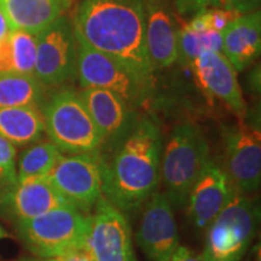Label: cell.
Returning a JSON list of instances; mask_svg holds the SVG:
<instances>
[{"label": "cell", "instance_id": "cell-1", "mask_svg": "<svg viewBox=\"0 0 261 261\" xmlns=\"http://www.w3.org/2000/svg\"><path fill=\"white\" fill-rule=\"evenodd\" d=\"M74 33L150 83L154 70L146 51L145 0H81Z\"/></svg>", "mask_w": 261, "mask_h": 261}, {"label": "cell", "instance_id": "cell-2", "mask_svg": "<svg viewBox=\"0 0 261 261\" xmlns=\"http://www.w3.org/2000/svg\"><path fill=\"white\" fill-rule=\"evenodd\" d=\"M162 145L160 127L144 117L133 123L113 159H103L102 195L123 214L138 211L158 191Z\"/></svg>", "mask_w": 261, "mask_h": 261}, {"label": "cell", "instance_id": "cell-3", "mask_svg": "<svg viewBox=\"0 0 261 261\" xmlns=\"http://www.w3.org/2000/svg\"><path fill=\"white\" fill-rule=\"evenodd\" d=\"M210 145L200 127L192 122L175 126L162 145L160 182L173 210H182L190 190L210 161Z\"/></svg>", "mask_w": 261, "mask_h": 261}, {"label": "cell", "instance_id": "cell-4", "mask_svg": "<svg viewBox=\"0 0 261 261\" xmlns=\"http://www.w3.org/2000/svg\"><path fill=\"white\" fill-rule=\"evenodd\" d=\"M15 224L29 252L39 259H51L86 249L91 217L74 207H61Z\"/></svg>", "mask_w": 261, "mask_h": 261}, {"label": "cell", "instance_id": "cell-5", "mask_svg": "<svg viewBox=\"0 0 261 261\" xmlns=\"http://www.w3.org/2000/svg\"><path fill=\"white\" fill-rule=\"evenodd\" d=\"M45 132L62 152H99L103 138L80 94L70 90L55 93L41 110Z\"/></svg>", "mask_w": 261, "mask_h": 261}, {"label": "cell", "instance_id": "cell-6", "mask_svg": "<svg viewBox=\"0 0 261 261\" xmlns=\"http://www.w3.org/2000/svg\"><path fill=\"white\" fill-rule=\"evenodd\" d=\"M259 204L248 195L236 192L207 228L205 261H241L254 240L259 225Z\"/></svg>", "mask_w": 261, "mask_h": 261}, {"label": "cell", "instance_id": "cell-7", "mask_svg": "<svg viewBox=\"0 0 261 261\" xmlns=\"http://www.w3.org/2000/svg\"><path fill=\"white\" fill-rule=\"evenodd\" d=\"M75 73L84 89L96 87L112 91L130 108L144 99L150 84L115 58L94 50L79 39H76Z\"/></svg>", "mask_w": 261, "mask_h": 261}, {"label": "cell", "instance_id": "cell-8", "mask_svg": "<svg viewBox=\"0 0 261 261\" xmlns=\"http://www.w3.org/2000/svg\"><path fill=\"white\" fill-rule=\"evenodd\" d=\"M102 167L99 152L62 155L46 178L75 210L90 214L102 196Z\"/></svg>", "mask_w": 261, "mask_h": 261}, {"label": "cell", "instance_id": "cell-9", "mask_svg": "<svg viewBox=\"0 0 261 261\" xmlns=\"http://www.w3.org/2000/svg\"><path fill=\"white\" fill-rule=\"evenodd\" d=\"M223 171L237 192L249 195L256 191L261 181L260 129L240 120L238 125L223 132Z\"/></svg>", "mask_w": 261, "mask_h": 261}, {"label": "cell", "instance_id": "cell-10", "mask_svg": "<svg viewBox=\"0 0 261 261\" xmlns=\"http://www.w3.org/2000/svg\"><path fill=\"white\" fill-rule=\"evenodd\" d=\"M76 69V38L70 21L62 15L37 34L33 76L39 83L58 85L70 79Z\"/></svg>", "mask_w": 261, "mask_h": 261}, {"label": "cell", "instance_id": "cell-11", "mask_svg": "<svg viewBox=\"0 0 261 261\" xmlns=\"http://www.w3.org/2000/svg\"><path fill=\"white\" fill-rule=\"evenodd\" d=\"M90 217L86 249L93 261H137L126 214L102 195Z\"/></svg>", "mask_w": 261, "mask_h": 261}, {"label": "cell", "instance_id": "cell-12", "mask_svg": "<svg viewBox=\"0 0 261 261\" xmlns=\"http://www.w3.org/2000/svg\"><path fill=\"white\" fill-rule=\"evenodd\" d=\"M136 240L149 261H171L178 249L174 213L162 191H156L142 207Z\"/></svg>", "mask_w": 261, "mask_h": 261}, {"label": "cell", "instance_id": "cell-13", "mask_svg": "<svg viewBox=\"0 0 261 261\" xmlns=\"http://www.w3.org/2000/svg\"><path fill=\"white\" fill-rule=\"evenodd\" d=\"M236 192L223 168L210 160L192 185L185 205L191 224L200 231L207 230Z\"/></svg>", "mask_w": 261, "mask_h": 261}, {"label": "cell", "instance_id": "cell-14", "mask_svg": "<svg viewBox=\"0 0 261 261\" xmlns=\"http://www.w3.org/2000/svg\"><path fill=\"white\" fill-rule=\"evenodd\" d=\"M61 207H73L46 177L27 178L0 191V214L14 223Z\"/></svg>", "mask_w": 261, "mask_h": 261}, {"label": "cell", "instance_id": "cell-15", "mask_svg": "<svg viewBox=\"0 0 261 261\" xmlns=\"http://www.w3.org/2000/svg\"><path fill=\"white\" fill-rule=\"evenodd\" d=\"M198 86L208 96L220 99L238 119L247 115V103L237 80L236 69L223 52L205 51L190 64Z\"/></svg>", "mask_w": 261, "mask_h": 261}, {"label": "cell", "instance_id": "cell-16", "mask_svg": "<svg viewBox=\"0 0 261 261\" xmlns=\"http://www.w3.org/2000/svg\"><path fill=\"white\" fill-rule=\"evenodd\" d=\"M145 42L152 70L178 61V29L167 0H145Z\"/></svg>", "mask_w": 261, "mask_h": 261}, {"label": "cell", "instance_id": "cell-17", "mask_svg": "<svg viewBox=\"0 0 261 261\" xmlns=\"http://www.w3.org/2000/svg\"><path fill=\"white\" fill-rule=\"evenodd\" d=\"M106 143L121 142L133 126L132 110L121 97L109 90L89 87L79 93Z\"/></svg>", "mask_w": 261, "mask_h": 261}, {"label": "cell", "instance_id": "cell-18", "mask_svg": "<svg viewBox=\"0 0 261 261\" xmlns=\"http://www.w3.org/2000/svg\"><path fill=\"white\" fill-rule=\"evenodd\" d=\"M261 51L260 10L241 15L223 33V54L232 67L242 71Z\"/></svg>", "mask_w": 261, "mask_h": 261}, {"label": "cell", "instance_id": "cell-19", "mask_svg": "<svg viewBox=\"0 0 261 261\" xmlns=\"http://www.w3.org/2000/svg\"><path fill=\"white\" fill-rule=\"evenodd\" d=\"M11 31L37 35L60 18L65 9L63 0H0Z\"/></svg>", "mask_w": 261, "mask_h": 261}, {"label": "cell", "instance_id": "cell-20", "mask_svg": "<svg viewBox=\"0 0 261 261\" xmlns=\"http://www.w3.org/2000/svg\"><path fill=\"white\" fill-rule=\"evenodd\" d=\"M45 132L44 117L38 107L0 108V137L15 146L34 144Z\"/></svg>", "mask_w": 261, "mask_h": 261}, {"label": "cell", "instance_id": "cell-21", "mask_svg": "<svg viewBox=\"0 0 261 261\" xmlns=\"http://www.w3.org/2000/svg\"><path fill=\"white\" fill-rule=\"evenodd\" d=\"M37 55V35L10 31L0 41V74L33 75Z\"/></svg>", "mask_w": 261, "mask_h": 261}, {"label": "cell", "instance_id": "cell-22", "mask_svg": "<svg viewBox=\"0 0 261 261\" xmlns=\"http://www.w3.org/2000/svg\"><path fill=\"white\" fill-rule=\"evenodd\" d=\"M42 103L44 85L33 75L0 74V108H40Z\"/></svg>", "mask_w": 261, "mask_h": 261}, {"label": "cell", "instance_id": "cell-23", "mask_svg": "<svg viewBox=\"0 0 261 261\" xmlns=\"http://www.w3.org/2000/svg\"><path fill=\"white\" fill-rule=\"evenodd\" d=\"M63 155L51 140L37 142L19 155L16 163L17 180L35 177H46Z\"/></svg>", "mask_w": 261, "mask_h": 261}, {"label": "cell", "instance_id": "cell-24", "mask_svg": "<svg viewBox=\"0 0 261 261\" xmlns=\"http://www.w3.org/2000/svg\"><path fill=\"white\" fill-rule=\"evenodd\" d=\"M223 33L215 31L194 33L184 25L178 31V61L190 65L205 51L223 52Z\"/></svg>", "mask_w": 261, "mask_h": 261}, {"label": "cell", "instance_id": "cell-25", "mask_svg": "<svg viewBox=\"0 0 261 261\" xmlns=\"http://www.w3.org/2000/svg\"><path fill=\"white\" fill-rule=\"evenodd\" d=\"M240 16V12L234 9H207L196 14L185 25L194 33H204L210 31L224 32Z\"/></svg>", "mask_w": 261, "mask_h": 261}, {"label": "cell", "instance_id": "cell-26", "mask_svg": "<svg viewBox=\"0 0 261 261\" xmlns=\"http://www.w3.org/2000/svg\"><path fill=\"white\" fill-rule=\"evenodd\" d=\"M16 156L17 150L14 144L0 137V185L2 189L15 184L17 180L16 174Z\"/></svg>", "mask_w": 261, "mask_h": 261}, {"label": "cell", "instance_id": "cell-27", "mask_svg": "<svg viewBox=\"0 0 261 261\" xmlns=\"http://www.w3.org/2000/svg\"><path fill=\"white\" fill-rule=\"evenodd\" d=\"M174 5L181 16H195L207 9L223 8L221 0H174Z\"/></svg>", "mask_w": 261, "mask_h": 261}, {"label": "cell", "instance_id": "cell-28", "mask_svg": "<svg viewBox=\"0 0 261 261\" xmlns=\"http://www.w3.org/2000/svg\"><path fill=\"white\" fill-rule=\"evenodd\" d=\"M41 261H93L87 249H80L70 252L64 255L51 257V259H41Z\"/></svg>", "mask_w": 261, "mask_h": 261}, {"label": "cell", "instance_id": "cell-29", "mask_svg": "<svg viewBox=\"0 0 261 261\" xmlns=\"http://www.w3.org/2000/svg\"><path fill=\"white\" fill-rule=\"evenodd\" d=\"M171 261H205L202 254H196L187 247H178Z\"/></svg>", "mask_w": 261, "mask_h": 261}, {"label": "cell", "instance_id": "cell-30", "mask_svg": "<svg viewBox=\"0 0 261 261\" xmlns=\"http://www.w3.org/2000/svg\"><path fill=\"white\" fill-rule=\"evenodd\" d=\"M261 0H233L232 8L237 10L241 15L249 14V12L257 11Z\"/></svg>", "mask_w": 261, "mask_h": 261}, {"label": "cell", "instance_id": "cell-31", "mask_svg": "<svg viewBox=\"0 0 261 261\" xmlns=\"http://www.w3.org/2000/svg\"><path fill=\"white\" fill-rule=\"evenodd\" d=\"M10 31H11V29H10L8 19H6L3 10L0 9V41L9 34Z\"/></svg>", "mask_w": 261, "mask_h": 261}, {"label": "cell", "instance_id": "cell-32", "mask_svg": "<svg viewBox=\"0 0 261 261\" xmlns=\"http://www.w3.org/2000/svg\"><path fill=\"white\" fill-rule=\"evenodd\" d=\"M253 252H254L253 256L250 257L249 261H260V246H259V244H257V246L254 248Z\"/></svg>", "mask_w": 261, "mask_h": 261}, {"label": "cell", "instance_id": "cell-33", "mask_svg": "<svg viewBox=\"0 0 261 261\" xmlns=\"http://www.w3.org/2000/svg\"><path fill=\"white\" fill-rule=\"evenodd\" d=\"M221 3H223V8L224 9H231V8H232L233 0H221Z\"/></svg>", "mask_w": 261, "mask_h": 261}, {"label": "cell", "instance_id": "cell-34", "mask_svg": "<svg viewBox=\"0 0 261 261\" xmlns=\"http://www.w3.org/2000/svg\"><path fill=\"white\" fill-rule=\"evenodd\" d=\"M8 236H9V234H8V232H6L5 228H3L2 226H0V240H3V238H6Z\"/></svg>", "mask_w": 261, "mask_h": 261}, {"label": "cell", "instance_id": "cell-35", "mask_svg": "<svg viewBox=\"0 0 261 261\" xmlns=\"http://www.w3.org/2000/svg\"><path fill=\"white\" fill-rule=\"evenodd\" d=\"M73 2V0H63V3H64V5H65V8H68V6L70 5V3Z\"/></svg>", "mask_w": 261, "mask_h": 261}, {"label": "cell", "instance_id": "cell-36", "mask_svg": "<svg viewBox=\"0 0 261 261\" xmlns=\"http://www.w3.org/2000/svg\"><path fill=\"white\" fill-rule=\"evenodd\" d=\"M23 261H41V259L40 260H23Z\"/></svg>", "mask_w": 261, "mask_h": 261}, {"label": "cell", "instance_id": "cell-37", "mask_svg": "<svg viewBox=\"0 0 261 261\" xmlns=\"http://www.w3.org/2000/svg\"><path fill=\"white\" fill-rule=\"evenodd\" d=\"M221 261H233V260H221Z\"/></svg>", "mask_w": 261, "mask_h": 261}, {"label": "cell", "instance_id": "cell-38", "mask_svg": "<svg viewBox=\"0 0 261 261\" xmlns=\"http://www.w3.org/2000/svg\"><path fill=\"white\" fill-rule=\"evenodd\" d=\"M0 191H2V185H0Z\"/></svg>", "mask_w": 261, "mask_h": 261}]
</instances>
